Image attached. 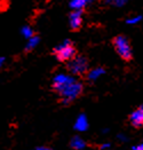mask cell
<instances>
[{
  "label": "cell",
  "mask_w": 143,
  "mask_h": 150,
  "mask_svg": "<svg viewBox=\"0 0 143 150\" xmlns=\"http://www.w3.org/2000/svg\"><path fill=\"white\" fill-rule=\"evenodd\" d=\"M52 53L58 62L68 63L77 55V50H76L75 44L71 40H65L62 44L54 47Z\"/></svg>",
  "instance_id": "3957f363"
},
{
  "label": "cell",
  "mask_w": 143,
  "mask_h": 150,
  "mask_svg": "<svg viewBox=\"0 0 143 150\" xmlns=\"http://www.w3.org/2000/svg\"><path fill=\"white\" fill-rule=\"evenodd\" d=\"M53 91L60 96V102L70 105L84 93V84L70 75H57L52 83Z\"/></svg>",
  "instance_id": "6da1fadb"
},
{
  "label": "cell",
  "mask_w": 143,
  "mask_h": 150,
  "mask_svg": "<svg viewBox=\"0 0 143 150\" xmlns=\"http://www.w3.org/2000/svg\"><path fill=\"white\" fill-rule=\"evenodd\" d=\"M128 122L134 128L143 127V105L137 107L133 112L128 116Z\"/></svg>",
  "instance_id": "8992f818"
},
{
  "label": "cell",
  "mask_w": 143,
  "mask_h": 150,
  "mask_svg": "<svg viewBox=\"0 0 143 150\" xmlns=\"http://www.w3.org/2000/svg\"><path fill=\"white\" fill-rule=\"evenodd\" d=\"M9 6V2L7 1H0V12H5Z\"/></svg>",
  "instance_id": "4fadbf2b"
},
{
  "label": "cell",
  "mask_w": 143,
  "mask_h": 150,
  "mask_svg": "<svg viewBox=\"0 0 143 150\" xmlns=\"http://www.w3.org/2000/svg\"><path fill=\"white\" fill-rule=\"evenodd\" d=\"M112 46L116 50L119 57L126 62H130L133 60V50L128 38L124 35H118L112 39Z\"/></svg>",
  "instance_id": "7a4b0ae2"
},
{
  "label": "cell",
  "mask_w": 143,
  "mask_h": 150,
  "mask_svg": "<svg viewBox=\"0 0 143 150\" xmlns=\"http://www.w3.org/2000/svg\"><path fill=\"white\" fill-rule=\"evenodd\" d=\"M70 146L73 150H82L85 149V147H86V142L81 138H79V137H75L71 140Z\"/></svg>",
  "instance_id": "52a82bcc"
},
{
  "label": "cell",
  "mask_w": 143,
  "mask_h": 150,
  "mask_svg": "<svg viewBox=\"0 0 143 150\" xmlns=\"http://www.w3.org/2000/svg\"><path fill=\"white\" fill-rule=\"evenodd\" d=\"M84 11H72L69 14V25L71 31H79L82 26Z\"/></svg>",
  "instance_id": "5b68a950"
},
{
  "label": "cell",
  "mask_w": 143,
  "mask_h": 150,
  "mask_svg": "<svg viewBox=\"0 0 143 150\" xmlns=\"http://www.w3.org/2000/svg\"><path fill=\"white\" fill-rule=\"evenodd\" d=\"M66 70L69 71V74L77 77L87 75L89 70V61L85 55L77 54L71 61L66 63Z\"/></svg>",
  "instance_id": "277c9868"
},
{
  "label": "cell",
  "mask_w": 143,
  "mask_h": 150,
  "mask_svg": "<svg viewBox=\"0 0 143 150\" xmlns=\"http://www.w3.org/2000/svg\"><path fill=\"white\" fill-rule=\"evenodd\" d=\"M76 127L78 128L79 131H85L87 128V120L85 118V116H80L76 123Z\"/></svg>",
  "instance_id": "30bf717a"
},
{
  "label": "cell",
  "mask_w": 143,
  "mask_h": 150,
  "mask_svg": "<svg viewBox=\"0 0 143 150\" xmlns=\"http://www.w3.org/2000/svg\"><path fill=\"white\" fill-rule=\"evenodd\" d=\"M133 150H143V143H141L140 146H136Z\"/></svg>",
  "instance_id": "9a60e30c"
},
{
  "label": "cell",
  "mask_w": 143,
  "mask_h": 150,
  "mask_svg": "<svg viewBox=\"0 0 143 150\" xmlns=\"http://www.w3.org/2000/svg\"><path fill=\"white\" fill-rule=\"evenodd\" d=\"M38 41H39V38L37 37V36L30 38V39H29V42H27V45H26L25 53H29V52H31V50H33V48L36 47V45L38 44Z\"/></svg>",
  "instance_id": "9c48e42d"
},
{
  "label": "cell",
  "mask_w": 143,
  "mask_h": 150,
  "mask_svg": "<svg viewBox=\"0 0 143 150\" xmlns=\"http://www.w3.org/2000/svg\"><path fill=\"white\" fill-rule=\"evenodd\" d=\"M22 35L25 38H27V39H30V38L36 36V33H35V31L32 30L31 26H24V28L22 29Z\"/></svg>",
  "instance_id": "8fae6325"
},
{
  "label": "cell",
  "mask_w": 143,
  "mask_h": 150,
  "mask_svg": "<svg viewBox=\"0 0 143 150\" xmlns=\"http://www.w3.org/2000/svg\"><path fill=\"white\" fill-rule=\"evenodd\" d=\"M88 4H89V2H88V1H85V0H76V1L70 2V7H71L73 11H84L85 7H86Z\"/></svg>",
  "instance_id": "ba28073f"
},
{
  "label": "cell",
  "mask_w": 143,
  "mask_h": 150,
  "mask_svg": "<svg viewBox=\"0 0 143 150\" xmlns=\"http://www.w3.org/2000/svg\"><path fill=\"white\" fill-rule=\"evenodd\" d=\"M0 63H1V60H0Z\"/></svg>",
  "instance_id": "2e32d148"
},
{
  "label": "cell",
  "mask_w": 143,
  "mask_h": 150,
  "mask_svg": "<svg viewBox=\"0 0 143 150\" xmlns=\"http://www.w3.org/2000/svg\"><path fill=\"white\" fill-rule=\"evenodd\" d=\"M36 150H53V149L49 148V147H38Z\"/></svg>",
  "instance_id": "5bb4252c"
},
{
  "label": "cell",
  "mask_w": 143,
  "mask_h": 150,
  "mask_svg": "<svg viewBox=\"0 0 143 150\" xmlns=\"http://www.w3.org/2000/svg\"><path fill=\"white\" fill-rule=\"evenodd\" d=\"M102 74H103V69H96L95 71L93 70L91 72H88L87 75H88V78H89V79H94V78L99 77V76L102 75Z\"/></svg>",
  "instance_id": "7c38bea8"
}]
</instances>
